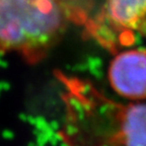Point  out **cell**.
<instances>
[{
    "label": "cell",
    "mask_w": 146,
    "mask_h": 146,
    "mask_svg": "<svg viewBox=\"0 0 146 146\" xmlns=\"http://www.w3.org/2000/svg\"><path fill=\"white\" fill-rule=\"evenodd\" d=\"M71 23H87L78 0H0V53L39 63Z\"/></svg>",
    "instance_id": "1"
},
{
    "label": "cell",
    "mask_w": 146,
    "mask_h": 146,
    "mask_svg": "<svg viewBox=\"0 0 146 146\" xmlns=\"http://www.w3.org/2000/svg\"><path fill=\"white\" fill-rule=\"evenodd\" d=\"M116 94L130 100H146V50L133 49L118 54L108 72Z\"/></svg>",
    "instance_id": "2"
},
{
    "label": "cell",
    "mask_w": 146,
    "mask_h": 146,
    "mask_svg": "<svg viewBox=\"0 0 146 146\" xmlns=\"http://www.w3.org/2000/svg\"><path fill=\"white\" fill-rule=\"evenodd\" d=\"M106 16L117 31H141L146 27V0H107Z\"/></svg>",
    "instance_id": "3"
},
{
    "label": "cell",
    "mask_w": 146,
    "mask_h": 146,
    "mask_svg": "<svg viewBox=\"0 0 146 146\" xmlns=\"http://www.w3.org/2000/svg\"><path fill=\"white\" fill-rule=\"evenodd\" d=\"M121 137L125 146H146V104L127 108L122 120Z\"/></svg>",
    "instance_id": "4"
}]
</instances>
